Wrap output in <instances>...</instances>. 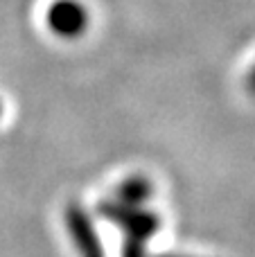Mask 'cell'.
I'll return each instance as SVG.
<instances>
[{"label":"cell","mask_w":255,"mask_h":257,"mask_svg":"<svg viewBox=\"0 0 255 257\" xmlns=\"http://www.w3.org/2000/svg\"><path fill=\"white\" fill-rule=\"evenodd\" d=\"M97 212L111 223L122 228L124 232V244L147 246L152 235L161 228V219L156 212L147 208H134V205H122L117 201H104L99 203Z\"/></svg>","instance_id":"cell-1"},{"label":"cell","mask_w":255,"mask_h":257,"mask_svg":"<svg viewBox=\"0 0 255 257\" xmlns=\"http://www.w3.org/2000/svg\"><path fill=\"white\" fill-rule=\"evenodd\" d=\"M45 23L61 39H77L88 27V12L79 0H54L45 12Z\"/></svg>","instance_id":"cell-2"},{"label":"cell","mask_w":255,"mask_h":257,"mask_svg":"<svg viewBox=\"0 0 255 257\" xmlns=\"http://www.w3.org/2000/svg\"><path fill=\"white\" fill-rule=\"evenodd\" d=\"M63 219H66L68 235H70L79 257H104L102 244H99V239H97V232H95L88 214H86L79 205L77 203L68 205Z\"/></svg>","instance_id":"cell-3"},{"label":"cell","mask_w":255,"mask_h":257,"mask_svg":"<svg viewBox=\"0 0 255 257\" xmlns=\"http://www.w3.org/2000/svg\"><path fill=\"white\" fill-rule=\"evenodd\" d=\"M154 194V187H152V181L145 176H129L120 183L115 192V201L122 205H134V208H145L149 199Z\"/></svg>","instance_id":"cell-4"},{"label":"cell","mask_w":255,"mask_h":257,"mask_svg":"<svg viewBox=\"0 0 255 257\" xmlns=\"http://www.w3.org/2000/svg\"><path fill=\"white\" fill-rule=\"evenodd\" d=\"M246 88H248V93L255 97V66L251 68V72H248V77H246Z\"/></svg>","instance_id":"cell-5"},{"label":"cell","mask_w":255,"mask_h":257,"mask_svg":"<svg viewBox=\"0 0 255 257\" xmlns=\"http://www.w3.org/2000/svg\"><path fill=\"white\" fill-rule=\"evenodd\" d=\"M161 257H181V255H161Z\"/></svg>","instance_id":"cell-6"},{"label":"cell","mask_w":255,"mask_h":257,"mask_svg":"<svg viewBox=\"0 0 255 257\" xmlns=\"http://www.w3.org/2000/svg\"><path fill=\"white\" fill-rule=\"evenodd\" d=\"M0 115H3V106H0Z\"/></svg>","instance_id":"cell-7"}]
</instances>
